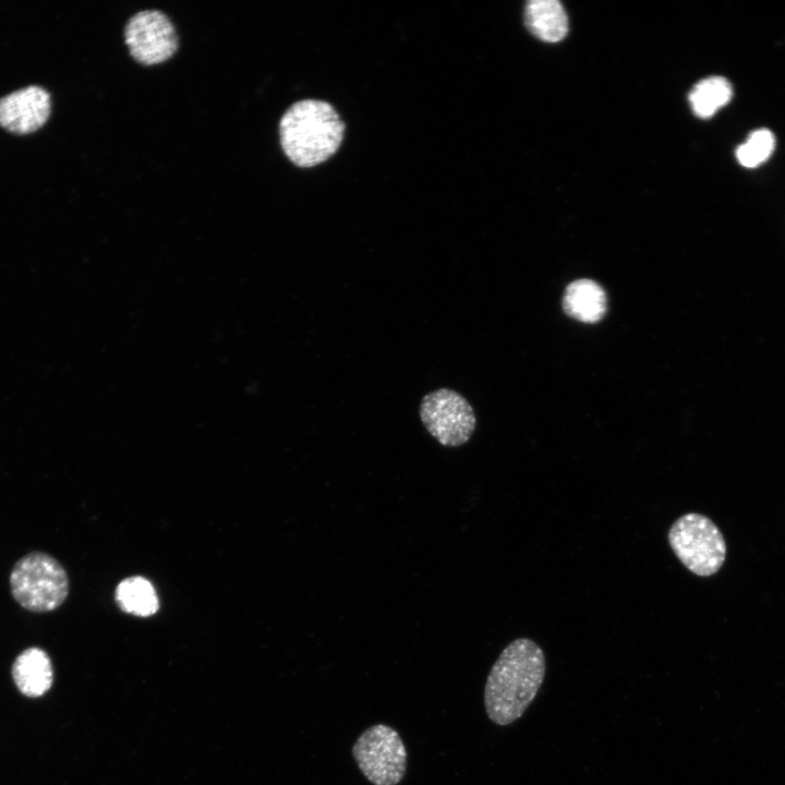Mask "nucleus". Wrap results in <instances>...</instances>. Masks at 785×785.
I'll return each instance as SVG.
<instances>
[{"mask_svg": "<svg viewBox=\"0 0 785 785\" xmlns=\"http://www.w3.org/2000/svg\"><path fill=\"white\" fill-rule=\"evenodd\" d=\"M524 16L529 31L543 41L556 43L567 34V15L556 0H531Z\"/></svg>", "mask_w": 785, "mask_h": 785, "instance_id": "11", "label": "nucleus"}, {"mask_svg": "<svg viewBox=\"0 0 785 785\" xmlns=\"http://www.w3.org/2000/svg\"><path fill=\"white\" fill-rule=\"evenodd\" d=\"M12 596L23 608L34 613L60 607L69 594V577L51 555L32 552L20 558L10 573Z\"/></svg>", "mask_w": 785, "mask_h": 785, "instance_id": "3", "label": "nucleus"}, {"mask_svg": "<svg viewBox=\"0 0 785 785\" xmlns=\"http://www.w3.org/2000/svg\"><path fill=\"white\" fill-rule=\"evenodd\" d=\"M352 757L374 785H397L406 774V746L399 733L386 724L366 728L353 744Z\"/></svg>", "mask_w": 785, "mask_h": 785, "instance_id": "5", "label": "nucleus"}, {"mask_svg": "<svg viewBox=\"0 0 785 785\" xmlns=\"http://www.w3.org/2000/svg\"><path fill=\"white\" fill-rule=\"evenodd\" d=\"M124 41L141 64L154 65L173 56L178 37L171 21L158 10L140 11L128 21Z\"/></svg>", "mask_w": 785, "mask_h": 785, "instance_id": "7", "label": "nucleus"}, {"mask_svg": "<svg viewBox=\"0 0 785 785\" xmlns=\"http://www.w3.org/2000/svg\"><path fill=\"white\" fill-rule=\"evenodd\" d=\"M11 673L15 686L26 697H41L52 685L50 657L37 647L21 652L13 662Z\"/></svg>", "mask_w": 785, "mask_h": 785, "instance_id": "9", "label": "nucleus"}, {"mask_svg": "<svg viewBox=\"0 0 785 785\" xmlns=\"http://www.w3.org/2000/svg\"><path fill=\"white\" fill-rule=\"evenodd\" d=\"M606 294L603 288L591 279L572 281L566 288L563 307L577 321L596 323L606 312Z\"/></svg>", "mask_w": 785, "mask_h": 785, "instance_id": "10", "label": "nucleus"}, {"mask_svg": "<svg viewBox=\"0 0 785 785\" xmlns=\"http://www.w3.org/2000/svg\"><path fill=\"white\" fill-rule=\"evenodd\" d=\"M420 418L427 432L446 447L467 443L476 425L469 401L448 388H439L423 397Z\"/></svg>", "mask_w": 785, "mask_h": 785, "instance_id": "6", "label": "nucleus"}, {"mask_svg": "<svg viewBox=\"0 0 785 785\" xmlns=\"http://www.w3.org/2000/svg\"><path fill=\"white\" fill-rule=\"evenodd\" d=\"M680 563L699 577L716 573L726 558V543L718 527L706 516L688 512L674 521L667 534Z\"/></svg>", "mask_w": 785, "mask_h": 785, "instance_id": "4", "label": "nucleus"}, {"mask_svg": "<svg viewBox=\"0 0 785 785\" xmlns=\"http://www.w3.org/2000/svg\"><path fill=\"white\" fill-rule=\"evenodd\" d=\"M343 133L345 124L334 107L316 99L293 104L279 123L282 150L299 167L316 166L331 157Z\"/></svg>", "mask_w": 785, "mask_h": 785, "instance_id": "2", "label": "nucleus"}, {"mask_svg": "<svg viewBox=\"0 0 785 785\" xmlns=\"http://www.w3.org/2000/svg\"><path fill=\"white\" fill-rule=\"evenodd\" d=\"M116 601L123 612L140 617L152 616L159 608L154 585L141 576L123 579L117 587Z\"/></svg>", "mask_w": 785, "mask_h": 785, "instance_id": "12", "label": "nucleus"}, {"mask_svg": "<svg viewBox=\"0 0 785 785\" xmlns=\"http://www.w3.org/2000/svg\"><path fill=\"white\" fill-rule=\"evenodd\" d=\"M775 135L766 129L751 131L745 143L735 150L737 161L745 168H756L765 162L775 149Z\"/></svg>", "mask_w": 785, "mask_h": 785, "instance_id": "14", "label": "nucleus"}, {"mask_svg": "<svg viewBox=\"0 0 785 785\" xmlns=\"http://www.w3.org/2000/svg\"><path fill=\"white\" fill-rule=\"evenodd\" d=\"M50 112V97L46 89L32 85L0 98V124L16 133L40 128Z\"/></svg>", "mask_w": 785, "mask_h": 785, "instance_id": "8", "label": "nucleus"}, {"mask_svg": "<svg viewBox=\"0 0 785 785\" xmlns=\"http://www.w3.org/2000/svg\"><path fill=\"white\" fill-rule=\"evenodd\" d=\"M545 656L529 638L507 644L493 664L484 688L488 718L506 726L520 718L534 700L545 676Z\"/></svg>", "mask_w": 785, "mask_h": 785, "instance_id": "1", "label": "nucleus"}, {"mask_svg": "<svg viewBox=\"0 0 785 785\" xmlns=\"http://www.w3.org/2000/svg\"><path fill=\"white\" fill-rule=\"evenodd\" d=\"M733 98V86L724 76H709L699 81L689 94L695 114L701 119L711 118Z\"/></svg>", "mask_w": 785, "mask_h": 785, "instance_id": "13", "label": "nucleus"}]
</instances>
